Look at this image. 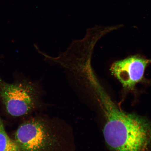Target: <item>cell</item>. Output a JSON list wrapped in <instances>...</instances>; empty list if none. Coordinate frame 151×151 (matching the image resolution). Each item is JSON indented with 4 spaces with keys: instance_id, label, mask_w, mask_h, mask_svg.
<instances>
[{
    "instance_id": "6da1fadb",
    "label": "cell",
    "mask_w": 151,
    "mask_h": 151,
    "mask_svg": "<svg viewBox=\"0 0 151 151\" xmlns=\"http://www.w3.org/2000/svg\"><path fill=\"white\" fill-rule=\"evenodd\" d=\"M105 118L103 134L111 151H150L151 122L122 110L104 91L97 89Z\"/></svg>"
},
{
    "instance_id": "7a4b0ae2",
    "label": "cell",
    "mask_w": 151,
    "mask_h": 151,
    "mask_svg": "<svg viewBox=\"0 0 151 151\" xmlns=\"http://www.w3.org/2000/svg\"><path fill=\"white\" fill-rule=\"evenodd\" d=\"M40 92L37 83L21 77L5 82L0 77V101L9 116L15 118L28 116L39 105Z\"/></svg>"
},
{
    "instance_id": "3957f363",
    "label": "cell",
    "mask_w": 151,
    "mask_h": 151,
    "mask_svg": "<svg viewBox=\"0 0 151 151\" xmlns=\"http://www.w3.org/2000/svg\"><path fill=\"white\" fill-rule=\"evenodd\" d=\"M14 137L21 151H52L57 143L48 124L42 119L35 117L20 124Z\"/></svg>"
},
{
    "instance_id": "277c9868",
    "label": "cell",
    "mask_w": 151,
    "mask_h": 151,
    "mask_svg": "<svg viewBox=\"0 0 151 151\" xmlns=\"http://www.w3.org/2000/svg\"><path fill=\"white\" fill-rule=\"evenodd\" d=\"M151 63V59L139 55L132 56L115 62L111 70L124 90H133L136 85L144 80L145 70Z\"/></svg>"
},
{
    "instance_id": "5b68a950",
    "label": "cell",
    "mask_w": 151,
    "mask_h": 151,
    "mask_svg": "<svg viewBox=\"0 0 151 151\" xmlns=\"http://www.w3.org/2000/svg\"><path fill=\"white\" fill-rule=\"evenodd\" d=\"M0 151H21L14 139L7 134L0 117Z\"/></svg>"
}]
</instances>
